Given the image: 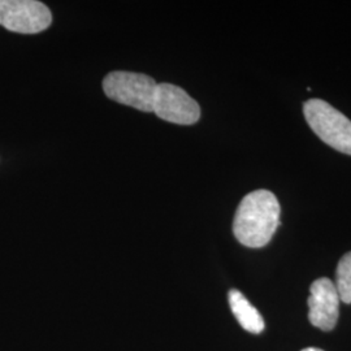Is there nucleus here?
<instances>
[{"label": "nucleus", "instance_id": "1", "mask_svg": "<svg viewBox=\"0 0 351 351\" xmlns=\"http://www.w3.org/2000/svg\"><path fill=\"white\" fill-rule=\"evenodd\" d=\"M281 207L268 190H255L241 203L233 220V233L239 243L259 249L269 243L280 226Z\"/></svg>", "mask_w": 351, "mask_h": 351}, {"label": "nucleus", "instance_id": "5", "mask_svg": "<svg viewBox=\"0 0 351 351\" xmlns=\"http://www.w3.org/2000/svg\"><path fill=\"white\" fill-rule=\"evenodd\" d=\"M152 112L164 121L191 125L201 117V107L184 88L172 84H159L156 86Z\"/></svg>", "mask_w": 351, "mask_h": 351}, {"label": "nucleus", "instance_id": "7", "mask_svg": "<svg viewBox=\"0 0 351 351\" xmlns=\"http://www.w3.org/2000/svg\"><path fill=\"white\" fill-rule=\"evenodd\" d=\"M228 301H229L230 310L236 316L239 326H242L245 330L254 335H259L263 332V316L239 290L232 289L228 293Z\"/></svg>", "mask_w": 351, "mask_h": 351}, {"label": "nucleus", "instance_id": "8", "mask_svg": "<svg viewBox=\"0 0 351 351\" xmlns=\"http://www.w3.org/2000/svg\"><path fill=\"white\" fill-rule=\"evenodd\" d=\"M336 289L339 295V301L351 303V251L345 254L337 265L336 271Z\"/></svg>", "mask_w": 351, "mask_h": 351}, {"label": "nucleus", "instance_id": "2", "mask_svg": "<svg viewBox=\"0 0 351 351\" xmlns=\"http://www.w3.org/2000/svg\"><path fill=\"white\" fill-rule=\"evenodd\" d=\"M303 113L319 138L335 150L351 155V120L343 113L322 99L306 101Z\"/></svg>", "mask_w": 351, "mask_h": 351}, {"label": "nucleus", "instance_id": "4", "mask_svg": "<svg viewBox=\"0 0 351 351\" xmlns=\"http://www.w3.org/2000/svg\"><path fill=\"white\" fill-rule=\"evenodd\" d=\"M52 23L47 5L37 0H0V25L21 34H37Z\"/></svg>", "mask_w": 351, "mask_h": 351}, {"label": "nucleus", "instance_id": "6", "mask_svg": "<svg viewBox=\"0 0 351 351\" xmlns=\"http://www.w3.org/2000/svg\"><path fill=\"white\" fill-rule=\"evenodd\" d=\"M308 319L313 326L322 330H332L337 324L339 315V295L335 282L322 277L310 287Z\"/></svg>", "mask_w": 351, "mask_h": 351}, {"label": "nucleus", "instance_id": "9", "mask_svg": "<svg viewBox=\"0 0 351 351\" xmlns=\"http://www.w3.org/2000/svg\"><path fill=\"white\" fill-rule=\"evenodd\" d=\"M302 351H324L322 350V349H317V348H306V349H303Z\"/></svg>", "mask_w": 351, "mask_h": 351}, {"label": "nucleus", "instance_id": "3", "mask_svg": "<svg viewBox=\"0 0 351 351\" xmlns=\"http://www.w3.org/2000/svg\"><path fill=\"white\" fill-rule=\"evenodd\" d=\"M156 86L150 75L124 71L112 72L103 80V90L110 99L142 112H152Z\"/></svg>", "mask_w": 351, "mask_h": 351}]
</instances>
